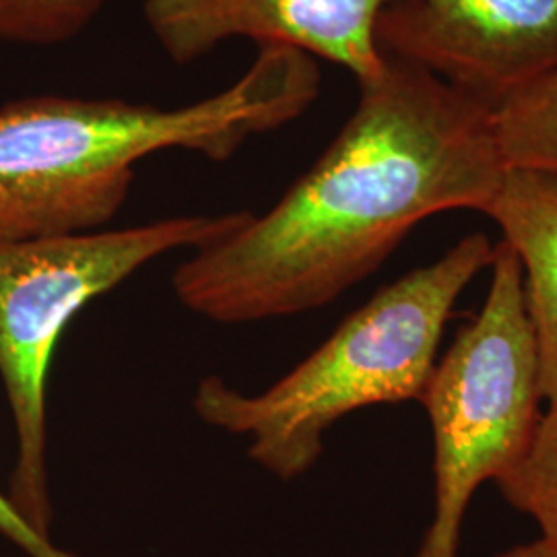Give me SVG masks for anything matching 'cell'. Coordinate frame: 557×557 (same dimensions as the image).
Returning <instances> with one entry per match:
<instances>
[{
  "label": "cell",
  "mask_w": 557,
  "mask_h": 557,
  "mask_svg": "<svg viewBox=\"0 0 557 557\" xmlns=\"http://www.w3.org/2000/svg\"><path fill=\"white\" fill-rule=\"evenodd\" d=\"M496 485L515 510L535 520L541 539L557 552V407H547L529 453Z\"/></svg>",
  "instance_id": "obj_10"
},
{
  "label": "cell",
  "mask_w": 557,
  "mask_h": 557,
  "mask_svg": "<svg viewBox=\"0 0 557 557\" xmlns=\"http://www.w3.org/2000/svg\"><path fill=\"white\" fill-rule=\"evenodd\" d=\"M376 40L496 112L557 73V0H395Z\"/></svg>",
  "instance_id": "obj_6"
},
{
  "label": "cell",
  "mask_w": 557,
  "mask_h": 557,
  "mask_svg": "<svg viewBox=\"0 0 557 557\" xmlns=\"http://www.w3.org/2000/svg\"><path fill=\"white\" fill-rule=\"evenodd\" d=\"M395 0H140L165 57L184 66L223 41L285 46L337 64L361 83L386 66L376 40L382 11Z\"/></svg>",
  "instance_id": "obj_7"
},
{
  "label": "cell",
  "mask_w": 557,
  "mask_h": 557,
  "mask_svg": "<svg viewBox=\"0 0 557 557\" xmlns=\"http://www.w3.org/2000/svg\"><path fill=\"white\" fill-rule=\"evenodd\" d=\"M483 215L520 262L541 397L557 407V172L506 168Z\"/></svg>",
  "instance_id": "obj_8"
},
{
  "label": "cell",
  "mask_w": 557,
  "mask_h": 557,
  "mask_svg": "<svg viewBox=\"0 0 557 557\" xmlns=\"http://www.w3.org/2000/svg\"><path fill=\"white\" fill-rule=\"evenodd\" d=\"M106 0H0V44L59 46L75 40Z\"/></svg>",
  "instance_id": "obj_11"
},
{
  "label": "cell",
  "mask_w": 557,
  "mask_h": 557,
  "mask_svg": "<svg viewBox=\"0 0 557 557\" xmlns=\"http://www.w3.org/2000/svg\"><path fill=\"white\" fill-rule=\"evenodd\" d=\"M0 535L15 543L23 554L29 557H77L59 545L52 543V539L38 535L13 508V504L7 498V494L0 492Z\"/></svg>",
  "instance_id": "obj_12"
},
{
  "label": "cell",
  "mask_w": 557,
  "mask_h": 557,
  "mask_svg": "<svg viewBox=\"0 0 557 557\" xmlns=\"http://www.w3.org/2000/svg\"><path fill=\"white\" fill-rule=\"evenodd\" d=\"M494 557H557V552L545 543L543 539L539 537L535 541H529V543H520L515 547H508L504 552H499L498 556Z\"/></svg>",
  "instance_id": "obj_13"
},
{
  "label": "cell",
  "mask_w": 557,
  "mask_h": 557,
  "mask_svg": "<svg viewBox=\"0 0 557 557\" xmlns=\"http://www.w3.org/2000/svg\"><path fill=\"white\" fill-rule=\"evenodd\" d=\"M494 252L485 234L465 236L442 259L382 287L260 395H242L218 376L202 380L197 416L248 440L250 458L281 481L301 478L317 465L338 419L423 397L455 304L492 267Z\"/></svg>",
  "instance_id": "obj_3"
},
{
  "label": "cell",
  "mask_w": 557,
  "mask_h": 557,
  "mask_svg": "<svg viewBox=\"0 0 557 557\" xmlns=\"http://www.w3.org/2000/svg\"><path fill=\"white\" fill-rule=\"evenodd\" d=\"M492 285L419 398L434 432V517L416 557H458L467 508L529 453L541 423L537 351L517 255L496 244Z\"/></svg>",
  "instance_id": "obj_5"
},
{
  "label": "cell",
  "mask_w": 557,
  "mask_h": 557,
  "mask_svg": "<svg viewBox=\"0 0 557 557\" xmlns=\"http://www.w3.org/2000/svg\"><path fill=\"white\" fill-rule=\"evenodd\" d=\"M248 211L182 215L126 230L0 244V379L17 430L7 498L50 539L46 380L66 324L81 308L174 250H200L236 232Z\"/></svg>",
  "instance_id": "obj_4"
},
{
  "label": "cell",
  "mask_w": 557,
  "mask_h": 557,
  "mask_svg": "<svg viewBox=\"0 0 557 557\" xmlns=\"http://www.w3.org/2000/svg\"><path fill=\"white\" fill-rule=\"evenodd\" d=\"M314 165L264 215L174 273L180 301L221 324L317 310L379 271L421 221L479 211L506 163L494 110L386 57Z\"/></svg>",
  "instance_id": "obj_1"
},
{
  "label": "cell",
  "mask_w": 557,
  "mask_h": 557,
  "mask_svg": "<svg viewBox=\"0 0 557 557\" xmlns=\"http://www.w3.org/2000/svg\"><path fill=\"white\" fill-rule=\"evenodd\" d=\"M494 128L506 168L557 172V73L499 106Z\"/></svg>",
  "instance_id": "obj_9"
},
{
  "label": "cell",
  "mask_w": 557,
  "mask_h": 557,
  "mask_svg": "<svg viewBox=\"0 0 557 557\" xmlns=\"http://www.w3.org/2000/svg\"><path fill=\"white\" fill-rule=\"evenodd\" d=\"M317 59L262 46L227 89L180 108L32 96L0 108V244L98 232L131 195L137 163L184 149L227 161L319 100Z\"/></svg>",
  "instance_id": "obj_2"
}]
</instances>
